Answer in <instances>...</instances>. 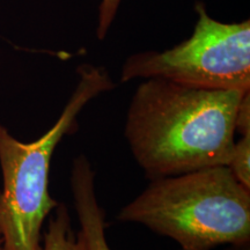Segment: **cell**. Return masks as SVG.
I'll list each match as a JSON object with an SVG mask.
<instances>
[{
  "mask_svg": "<svg viewBox=\"0 0 250 250\" xmlns=\"http://www.w3.org/2000/svg\"><path fill=\"white\" fill-rule=\"evenodd\" d=\"M2 245V239H1V235H0V246Z\"/></svg>",
  "mask_w": 250,
  "mask_h": 250,
  "instance_id": "cell-10",
  "label": "cell"
},
{
  "mask_svg": "<svg viewBox=\"0 0 250 250\" xmlns=\"http://www.w3.org/2000/svg\"><path fill=\"white\" fill-rule=\"evenodd\" d=\"M123 0H101L98 8V24H96V36L103 40L107 36L112 22L116 19L118 8Z\"/></svg>",
  "mask_w": 250,
  "mask_h": 250,
  "instance_id": "cell-8",
  "label": "cell"
},
{
  "mask_svg": "<svg viewBox=\"0 0 250 250\" xmlns=\"http://www.w3.org/2000/svg\"><path fill=\"white\" fill-rule=\"evenodd\" d=\"M117 220L169 237L180 250L246 246L250 239V189L227 166L151 180Z\"/></svg>",
  "mask_w": 250,
  "mask_h": 250,
  "instance_id": "cell-2",
  "label": "cell"
},
{
  "mask_svg": "<svg viewBox=\"0 0 250 250\" xmlns=\"http://www.w3.org/2000/svg\"><path fill=\"white\" fill-rule=\"evenodd\" d=\"M247 250H248V249H247Z\"/></svg>",
  "mask_w": 250,
  "mask_h": 250,
  "instance_id": "cell-12",
  "label": "cell"
},
{
  "mask_svg": "<svg viewBox=\"0 0 250 250\" xmlns=\"http://www.w3.org/2000/svg\"><path fill=\"white\" fill-rule=\"evenodd\" d=\"M192 35L165 51H144L124 62L121 81L160 78L202 89L250 90V21L226 23L195 6Z\"/></svg>",
  "mask_w": 250,
  "mask_h": 250,
  "instance_id": "cell-4",
  "label": "cell"
},
{
  "mask_svg": "<svg viewBox=\"0 0 250 250\" xmlns=\"http://www.w3.org/2000/svg\"><path fill=\"white\" fill-rule=\"evenodd\" d=\"M70 184L87 250H111L107 239L104 212L96 195L95 174L83 154L77 156L72 162Z\"/></svg>",
  "mask_w": 250,
  "mask_h": 250,
  "instance_id": "cell-5",
  "label": "cell"
},
{
  "mask_svg": "<svg viewBox=\"0 0 250 250\" xmlns=\"http://www.w3.org/2000/svg\"><path fill=\"white\" fill-rule=\"evenodd\" d=\"M42 250H87L83 233L74 232L65 204H58L43 235Z\"/></svg>",
  "mask_w": 250,
  "mask_h": 250,
  "instance_id": "cell-6",
  "label": "cell"
},
{
  "mask_svg": "<svg viewBox=\"0 0 250 250\" xmlns=\"http://www.w3.org/2000/svg\"><path fill=\"white\" fill-rule=\"evenodd\" d=\"M0 250H5L4 248H2V246H0Z\"/></svg>",
  "mask_w": 250,
  "mask_h": 250,
  "instance_id": "cell-11",
  "label": "cell"
},
{
  "mask_svg": "<svg viewBox=\"0 0 250 250\" xmlns=\"http://www.w3.org/2000/svg\"><path fill=\"white\" fill-rule=\"evenodd\" d=\"M77 87L54 126L34 142L18 140L0 124V235L5 250H42V226L58 203L49 192L50 164L86 104L115 87L103 66L78 67Z\"/></svg>",
  "mask_w": 250,
  "mask_h": 250,
  "instance_id": "cell-3",
  "label": "cell"
},
{
  "mask_svg": "<svg viewBox=\"0 0 250 250\" xmlns=\"http://www.w3.org/2000/svg\"><path fill=\"white\" fill-rule=\"evenodd\" d=\"M227 167L243 187L250 189V133L235 140Z\"/></svg>",
  "mask_w": 250,
  "mask_h": 250,
  "instance_id": "cell-7",
  "label": "cell"
},
{
  "mask_svg": "<svg viewBox=\"0 0 250 250\" xmlns=\"http://www.w3.org/2000/svg\"><path fill=\"white\" fill-rule=\"evenodd\" d=\"M235 132L240 133V136L250 133V90L243 95L239 109H237Z\"/></svg>",
  "mask_w": 250,
  "mask_h": 250,
  "instance_id": "cell-9",
  "label": "cell"
},
{
  "mask_svg": "<svg viewBox=\"0 0 250 250\" xmlns=\"http://www.w3.org/2000/svg\"><path fill=\"white\" fill-rule=\"evenodd\" d=\"M249 92V90H248ZM247 92L202 89L151 78L137 87L124 136L149 179L227 166Z\"/></svg>",
  "mask_w": 250,
  "mask_h": 250,
  "instance_id": "cell-1",
  "label": "cell"
}]
</instances>
